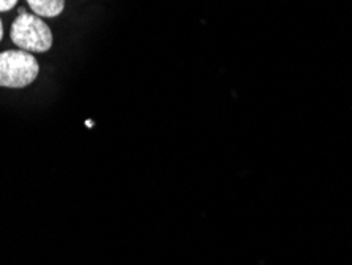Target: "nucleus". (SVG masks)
<instances>
[{
	"mask_svg": "<svg viewBox=\"0 0 352 265\" xmlns=\"http://www.w3.org/2000/svg\"><path fill=\"white\" fill-rule=\"evenodd\" d=\"M18 0H0V12H10L13 7H16Z\"/></svg>",
	"mask_w": 352,
	"mask_h": 265,
	"instance_id": "4",
	"label": "nucleus"
},
{
	"mask_svg": "<svg viewBox=\"0 0 352 265\" xmlns=\"http://www.w3.org/2000/svg\"><path fill=\"white\" fill-rule=\"evenodd\" d=\"M38 76V62L28 51L0 53V86L25 87Z\"/></svg>",
	"mask_w": 352,
	"mask_h": 265,
	"instance_id": "2",
	"label": "nucleus"
},
{
	"mask_svg": "<svg viewBox=\"0 0 352 265\" xmlns=\"http://www.w3.org/2000/svg\"><path fill=\"white\" fill-rule=\"evenodd\" d=\"M29 7L37 17L56 18L64 12L65 0H28Z\"/></svg>",
	"mask_w": 352,
	"mask_h": 265,
	"instance_id": "3",
	"label": "nucleus"
},
{
	"mask_svg": "<svg viewBox=\"0 0 352 265\" xmlns=\"http://www.w3.org/2000/svg\"><path fill=\"white\" fill-rule=\"evenodd\" d=\"M92 126H94V123H92L91 119H87V121H86V127H92Z\"/></svg>",
	"mask_w": 352,
	"mask_h": 265,
	"instance_id": "6",
	"label": "nucleus"
},
{
	"mask_svg": "<svg viewBox=\"0 0 352 265\" xmlns=\"http://www.w3.org/2000/svg\"><path fill=\"white\" fill-rule=\"evenodd\" d=\"M3 37V25H2V19H0V40Z\"/></svg>",
	"mask_w": 352,
	"mask_h": 265,
	"instance_id": "5",
	"label": "nucleus"
},
{
	"mask_svg": "<svg viewBox=\"0 0 352 265\" xmlns=\"http://www.w3.org/2000/svg\"><path fill=\"white\" fill-rule=\"evenodd\" d=\"M10 39L28 53H45L53 46V34L43 19L37 14L21 13L12 24Z\"/></svg>",
	"mask_w": 352,
	"mask_h": 265,
	"instance_id": "1",
	"label": "nucleus"
}]
</instances>
